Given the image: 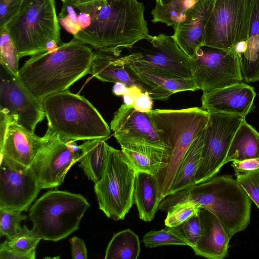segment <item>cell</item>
<instances>
[{
	"label": "cell",
	"mask_w": 259,
	"mask_h": 259,
	"mask_svg": "<svg viewBox=\"0 0 259 259\" xmlns=\"http://www.w3.org/2000/svg\"><path fill=\"white\" fill-rule=\"evenodd\" d=\"M73 5L91 18L90 25L73 38L95 50L120 54V49L132 48L150 35L144 6L137 0H95Z\"/></svg>",
	"instance_id": "1"
},
{
	"label": "cell",
	"mask_w": 259,
	"mask_h": 259,
	"mask_svg": "<svg viewBox=\"0 0 259 259\" xmlns=\"http://www.w3.org/2000/svg\"><path fill=\"white\" fill-rule=\"evenodd\" d=\"M94 51L73 38L56 49L31 56L19 69L23 84L40 101L47 96L68 90L89 73Z\"/></svg>",
	"instance_id": "2"
},
{
	"label": "cell",
	"mask_w": 259,
	"mask_h": 259,
	"mask_svg": "<svg viewBox=\"0 0 259 259\" xmlns=\"http://www.w3.org/2000/svg\"><path fill=\"white\" fill-rule=\"evenodd\" d=\"M185 201L194 202L213 212L231 239L250 223L251 200L232 176H215L167 196L160 202L158 210L167 212L175 204Z\"/></svg>",
	"instance_id": "3"
},
{
	"label": "cell",
	"mask_w": 259,
	"mask_h": 259,
	"mask_svg": "<svg viewBox=\"0 0 259 259\" xmlns=\"http://www.w3.org/2000/svg\"><path fill=\"white\" fill-rule=\"evenodd\" d=\"M147 113L161 142L170 153L167 166L156 176L161 202L168 195L187 150L205 128L209 113L198 107L156 109Z\"/></svg>",
	"instance_id": "4"
},
{
	"label": "cell",
	"mask_w": 259,
	"mask_h": 259,
	"mask_svg": "<svg viewBox=\"0 0 259 259\" xmlns=\"http://www.w3.org/2000/svg\"><path fill=\"white\" fill-rule=\"evenodd\" d=\"M48 128L65 142L106 140L109 125L84 97L68 90L46 97L42 101Z\"/></svg>",
	"instance_id": "5"
},
{
	"label": "cell",
	"mask_w": 259,
	"mask_h": 259,
	"mask_svg": "<svg viewBox=\"0 0 259 259\" xmlns=\"http://www.w3.org/2000/svg\"><path fill=\"white\" fill-rule=\"evenodd\" d=\"M6 28L20 58L47 52L51 40L59 46L63 43L55 0H24L19 12Z\"/></svg>",
	"instance_id": "6"
},
{
	"label": "cell",
	"mask_w": 259,
	"mask_h": 259,
	"mask_svg": "<svg viewBox=\"0 0 259 259\" xmlns=\"http://www.w3.org/2000/svg\"><path fill=\"white\" fill-rule=\"evenodd\" d=\"M79 194L51 190L44 193L29 209L33 230L45 240L58 241L79 228L80 222L90 207Z\"/></svg>",
	"instance_id": "7"
},
{
	"label": "cell",
	"mask_w": 259,
	"mask_h": 259,
	"mask_svg": "<svg viewBox=\"0 0 259 259\" xmlns=\"http://www.w3.org/2000/svg\"><path fill=\"white\" fill-rule=\"evenodd\" d=\"M136 170L121 150L109 146L107 163L94 189L99 208L109 218L123 220L134 203Z\"/></svg>",
	"instance_id": "8"
},
{
	"label": "cell",
	"mask_w": 259,
	"mask_h": 259,
	"mask_svg": "<svg viewBox=\"0 0 259 259\" xmlns=\"http://www.w3.org/2000/svg\"><path fill=\"white\" fill-rule=\"evenodd\" d=\"M252 3L253 0H215L205 26L203 45L230 50L246 40Z\"/></svg>",
	"instance_id": "9"
},
{
	"label": "cell",
	"mask_w": 259,
	"mask_h": 259,
	"mask_svg": "<svg viewBox=\"0 0 259 259\" xmlns=\"http://www.w3.org/2000/svg\"><path fill=\"white\" fill-rule=\"evenodd\" d=\"M245 120L244 117L233 114L209 113L208 120L204 130L201 158L196 174V184L215 177L226 164L233 137Z\"/></svg>",
	"instance_id": "10"
},
{
	"label": "cell",
	"mask_w": 259,
	"mask_h": 259,
	"mask_svg": "<svg viewBox=\"0 0 259 259\" xmlns=\"http://www.w3.org/2000/svg\"><path fill=\"white\" fill-rule=\"evenodd\" d=\"M192 77L199 90L207 92L241 82L238 54L202 46L190 58Z\"/></svg>",
	"instance_id": "11"
},
{
	"label": "cell",
	"mask_w": 259,
	"mask_h": 259,
	"mask_svg": "<svg viewBox=\"0 0 259 259\" xmlns=\"http://www.w3.org/2000/svg\"><path fill=\"white\" fill-rule=\"evenodd\" d=\"M145 40L149 42V47L128 55L127 64L171 77H192L190 58L173 36L162 33L154 36L150 35Z\"/></svg>",
	"instance_id": "12"
},
{
	"label": "cell",
	"mask_w": 259,
	"mask_h": 259,
	"mask_svg": "<svg viewBox=\"0 0 259 259\" xmlns=\"http://www.w3.org/2000/svg\"><path fill=\"white\" fill-rule=\"evenodd\" d=\"M44 143L30 167L42 189L61 185L73 165L78 162L81 150L76 141L65 142L47 128Z\"/></svg>",
	"instance_id": "13"
},
{
	"label": "cell",
	"mask_w": 259,
	"mask_h": 259,
	"mask_svg": "<svg viewBox=\"0 0 259 259\" xmlns=\"http://www.w3.org/2000/svg\"><path fill=\"white\" fill-rule=\"evenodd\" d=\"M0 112L14 122L34 132L45 117L42 101L23 84L18 76L1 64Z\"/></svg>",
	"instance_id": "14"
},
{
	"label": "cell",
	"mask_w": 259,
	"mask_h": 259,
	"mask_svg": "<svg viewBox=\"0 0 259 259\" xmlns=\"http://www.w3.org/2000/svg\"><path fill=\"white\" fill-rule=\"evenodd\" d=\"M41 190L30 167L1 156L0 208L26 211Z\"/></svg>",
	"instance_id": "15"
},
{
	"label": "cell",
	"mask_w": 259,
	"mask_h": 259,
	"mask_svg": "<svg viewBox=\"0 0 259 259\" xmlns=\"http://www.w3.org/2000/svg\"><path fill=\"white\" fill-rule=\"evenodd\" d=\"M110 128L121 148L147 145L166 149L148 113L136 110L133 104H124L119 108L111 121Z\"/></svg>",
	"instance_id": "16"
},
{
	"label": "cell",
	"mask_w": 259,
	"mask_h": 259,
	"mask_svg": "<svg viewBox=\"0 0 259 259\" xmlns=\"http://www.w3.org/2000/svg\"><path fill=\"white\" fill-rule=\"evenodd\" d=\"M256 96L254 88L242 82L203 92L202 109L208 113L221 112L245 117Z\"/></svg>",
	"instance_id": "17"
},
{
	"label": "cell",
	"mask_w": 259,
	"mask_h": 259,
	"mask_svg": "<svg viewBox=\"0 0 259 259\" xmlns=\"http://www.w3.org/2000/svg\"><path fill=\"white\" fill-rule=\"evenodd\" d=\"M215 1L199 0L187 13L184 21L174 27V38L189 58L204 44L205 26Z\"/></svg>",
	"instance_id": "18"
},
{
	"label": "cell",
	"mask_w": 259,
	"mask_h": 259,
	"mask_svg": "<svg viewBox=\"0 0 259 259\" xmlns=\"http://www.w3.org/2000/svg\"><path fill=\"white\" fill-rule=\"evenodd\" d=\"M201 231L193 248L196 255L210 259H222L228 253L229 235L218 217L211 211L201 207L199 211Z\"/></svg>",
	"instance_id": "19"
},
{
	"label": "cell",
	"mask_w": 259,
	"mask_h": 259,
	"mask_svg": "<svg viewBox=\"0 0 259 259\" xmlns=\"http://www.w3.org/2000/svg\"><path fill=\"white\" fill-rule=\"evenodd\" d=\"M44 141V137H38L34 132L12 121L8 126L4 142L0 147L1 156L30 167Z\"/></svg>",
	"instance_id": "20"
},
{
	"label": "cell",
	"mask_w": 259,
	"mask_h": 259,
	"mask_svg": "<svg viewBox=\"0 0 259 259\" xmlns=\"http://www.w3.org/2000/svg\"><path fill=\"white\" fill-rule=\"evenodd\" d=\"M125 68L131 76L153 100H166L172 94L199 90L192 78L169 77L152 71L140 70L128 64Z\"/></svg>",
	"instance_id": "21"
},
{
	"label": "cell",
	"mask_w": 259,
	"mask_h": 259,
	"mask_svg": "<svg viewBox=\"0 0 259 259\" xmlns=\"http://www.w3.org/2000/svg\"><path fill=\"white\" fill-rule=\"evenodd\" d=\"M127 63V55L120 56V54L96 50L89 73L103 82H123L128 87L141 88L126 70Z\"/></svg>",
	"instance_id": "22"
},
{
	"label": "cell",
	"mask_w": 259,
	"mask_h": 259,
	"mask_svg": "<svg viewBox=\"0 0 259 259\" xmlns=\"http://www.w3.org/2000/svg\"><path fill=\"white\" fill-rule=\"evenodd\" d=\"M245 52L238 55L241 76L247 82L259 81V0H253Z\"/></svg>",
	"instance_id": "23"
},
{
	"label": "cell",
	"mask_w": 259,
	"mask_h": 259,
	"mask_svg": "<svg viewBox=\"0 0 259 259\" xmlns=\"http://www.w3.org/2000/svg\"><path fill=\"white\" fill-rule=\"evenodd\" d=\"M134 201L137 207L139 218L145 222L151 221L158 210L160 202L158 181L155 175L136 171Z\"/></svg>",
	"instance_id": "24"
},
{
	"label": "cell",
	"mask_w": 259,
	"mask_h": 259,
	"mask_svg": "<svg viewBox=\"0 0 259 259\" xmlns=\"http://www.w3.org/2000/svg\"><path fill=\"white\" fill-rule=\"evenodd\" d=\"M121 150L136 171L155 176L167 166L170 156L166 149L147 145H133Z\"/></svg>",
	"instance_id": "25"
},
{
	"label": "cell",
	"mask_w": 259,
	"mask_h": 259,
	"mask_svg": "<svg viewBox=\"0 0 259 259\" xmlns=\"http://www.w3.org/2000/svg\"><path fill=\"white\" fill-rule=\"evenodd\" d=\"M109 146L105 140L102 139L85 141L79 145L81 153L79 166L95 184L102 179L105 170Z\"/></svg>",
	"instance_id": "26"
},
{
	"label": "cell",
	"mask_w": 259,
	"mask_h": 259,
	"mask_svg": "<svg viewBox=\"0 0 259 259\" xmlns=\"http://www.w3.org/2000/svg\"><path fill=\"white\" fill-rule=\"evenodd\" d=\"M204 130L196 137L187 150L167 196L196 185V174L201 158Z\"/></svg>",
	"instance_id": "27"
},
{
	"label": "cell",
	"mask_w": 259,
	"mask_h": 259,
	"mask_svg": "<svg viewBox=\"0 0 259 259\" xmlns=\"http://www.w3.org/2000/svg\"><path fill=\"white\" fill-rule=\"evenodd\" d=\"M259 158V133L245 120L236 131L230 146L226 163Z\"/></svg>",
	"instance_id": "28"
},
{
	"label": "cell",
	"mask_w": 259,
	"mask_h": 259,
	"mask_svg": "<svg viewBox=\"0 0 259 259\" xmlns=\"http://www.w3.org/2000/svg\"><path fill=\"white\" fill-rule=\"evenodd\" d=\"M140 253L138 236L130 229L115 234L105 250V258L137 259Z\"/></svg>",
	"instance_id": "29"
},
{
	"label": "cell",
	"mask_w": 259,
	"mask_h": 259,
	"mask_svg": "<svg viewBox=\"0 0 259 259\" xmlns=\"http://www.w3.org/2000/svg\"><path fill=\"white\" fill-rule=\"evenodd\" d=\"M199 0H174L167 5L156 4L151 12L153 23L161 22L173 28L185 19L187 13Z\"/></svg>",
	"instance_id": "30"
},
{
	"label": "cell",
	"mask_w": 259,
	"mask_h": 259,
	"mask_svg": "<svg viewBox=\"0 0 259 259\" xmlns=\"http://www.w3.org/2000/svg\"><path fill=\"white\" fill-rule=\"evenodd\" d=\"M20 57L17 47L6 27L0 28V63L19 77Z\"/></svg>",
	"instance_id": "31"
},
{
	"label": "cell",
	"mask_w": 259,
	"mask_h": 259,
	"mask_svg": "<svg viewBox=\"0 0 259 259\" xmlns=\"http://www.w3.org/2000/svg\"><path fill=\"white\" fill-rule=\"evenodd\" d=\"M200 208L198 204L191 201L179 202L167 211V214L164 221L165 225L168 227L179 226L198 214Z\"/></svg>",
	"instance_id": "32"
},
{
	"label": "cell",
	"mask_w": 259,
	"mask_h": 259,
	"mask_svg": "<svg viewBox=\"0 0 259 259\" xmlns=\"http://www.w3.org/2000/svg\"><path fill=\"white\" fill-rule=\"evenodd\" d=\"M27 216L21 212L0 208V235L11 240L17 236L22 229L20 222Z\"/></svg>",
	"instance_id": "33"
},
{
	"label": "cell",
	"mask_w": 259,
	"mask_h": 259,
	"mask_svg": "<svg viewBox=\"0 0 259 259\" xmlns=\"http://www.w3.org/2000/svg\"><path fill=\"white\" fill-rule=\"evenodd\" d=\"M145 246L154 248L164 245H187L186 242L168 227L159 231H151L146 233L143 239Z\"/></svg>",
	"instance_id": "34"
},
{
	"label": "cell",
	"mask_w": 259,
	"mask_h": 259,
	"mask_svg": "<svg viewBox=\"0 0 259 259\" xmlns=\"http://www.w3.org/2000/svg\"><path fill=\"white\" fill-rule=\"evenodd\" d=\"M168 228L183 238L187 245L193 248L195 246L201 234V225L199 213L179 226Z\"/></svg>",
	"instance_id": "35"
},
{
	"label": "cell",
	"mask_w": 259,
	"mask_h": 259,
	"mask_svg": "<svg viewBox=\"0 0 259 259\" xmlns=\"http://www.w3.org/2000/svg\"><path fill=\"white\" fill-rule=\"evenodd\" d=\"M41 238L33 230L23 226L19 234L11 240H7L8 244L15 248L28 252H35Z\"/></svg>",
	"instance_id": "36"
},
{
	"label": "cell",
	"mask_w": 259,
	"mask_h": 259,
	"mask_svg": "<svg viewBox=\"0 0 259 259\" xmlns=\"http://www.w3.org/2000/svg\"><path fill=\"white\" fill-rule=\"evenodd\" d=\"M235 176L237 182L259 208V169Z\"/></svg>",
	"instance_id": "37"
},
{
	"label": "cell",
	"mask_w": 259,
	"mask_h": 259,
	"mask_svg": "<svg viewBox=\"0 0 259 259\" xmlns=\"http://www.w3.org/2000/svg\"><path fill=\"white\" fill-rule=\"evenodd\" d=\"M62 3V9L58 16V21L62 27L73 36L80 31L77 22L78 13L73 4Z\"/></svg>",
	"instance_id": "38"
},
{
	"label": "cell",
	"mask_w": 259,
	"mask_h": 259,
	"mask_svg": "<svg viewBox=\"0 0 259 259\" xmlns=\"http://www.w3.org/2000/svg\"><path fill=\"white\" fill-rule=\"evenodd\" d=\"M24 0H0V28L6 27L18 14Z\"/></svg>",
	"instance_id": "39"
},
{
	"label": "cell",
	"mask_w": 259,
	"mask_h": 259,
	"mask_svg": "<svg viewBox=\"0 0 259 259\" xmlns=\"http://www.w3.org/2000/svg\"><path fill=\"white\" fill-rule=\"evenodd\" d=\"M35 252H28L10 246L7 240L0 245L1 259H34Z\"/></svg>",
	"instance_id": "40"
},
{
	"label": "cell",
	"mask_w": 259,
	"mask_h": 259,
	"mask_svg": "<svg viewBox=\"0 0 259 259\" xmlns=\"http://www.w3.org/2000/svg\"><path fill=\"white\" fill-rule=\"evenodd\" d=\"M232 166L235 174H241L259 169V158L232 161Z\"/></svg>",
	"instance_id": "41"
},
{
	"label": "cell",
	"mask_w": 259,
	"mask_h": 259,
	"mask_svg": "<svg viewBox=\"0 0 259 259\" xmlns=\"http://www.w3.org/2000/svg\"><path fill=\"white\" fill-rule=\"evenodd\" d=\"M69 242L71 245V255L73 259H87V250L84 241L77 237L71 238Z\"/></svg>",
	"instance_id": "42"
},
{
	"label": "cell",
	"mask_w": 259,
	"mask_h": 259,
	"mask_svg": "<svg viewBox=\"0 0 259 259\" xmlns=\"http://www.w3.org/2000/svg\"><path fill=\"white\" fill-rule=\"evenodd\" d=\"M135 109L141 112H148L152 110L153 99L147 92L141 93L133 104Z\"/></svg>",
	"instance_id": "43"
},
{
	"label": "cell",
	"mask_w": 259,
	"mask_h": 259,
	"mask_svg": "<svg viewBox=\"0 0 259 259\" xmlns=\"http://www.w3.org/2000/svg\"><path fill=\"white\" fill-rule=\"evenodd\" d=\"M143 92L145 91L140 87L137 85L131 87L130 92L122 96L124 104L128 105L134 104L140 94Z\"/></svg>",
	"instance_id": "44"
},
{
	"label": "cell",
	"mask_w": 259,
	"mask_h": 259,
	"mask_svg": "<svg viewBox=\"0 0 259 259\" xmlns=\"http://www.w3.org/2000/svg\"><path fill=\"white\" fill-rule=\"evenodd\" d=\"M131 91V87L127 86L123 82H116L113 87L112 92L116 96H123L128 94Z\"/></svg>",
	"instance_id": "45"
},
{
	"label": "cell",
	"mask_w": 259,
	"mask_h": 259,
	"mask_svg": "<svg viewBox=\"0 0 259 259\" xmlns=\"http://www.w3.org/2000/svg\"><path fill=\"white\" fill-rule=\"evenodd\" d=\"M93 1L95 0H62V2H65L72 4H80Z\"/></svg>",
	"instance_id": "46"
},
{
	"label": "cell",
	"mask_w": 259,
	"mask_h": 259,
	"mask_svg": "<svg viewBox=\"0 0 259 259\" xmlns=\"http://www.w3.org/2000/svg\"><path fill=\"white\" fill-rule=\"evenodd\" d=\"M174 0H156V4L161 6L167 5Z\"/></svg>",
	"instance_id": "47"
}]
</instances>
